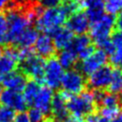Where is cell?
I'll list each match as a JSON object with an SVG mask.
<instances>
[{
	"label": "cell",
	"mask_w": 122,
	"mask_h": 122,
	"mask_svg": "<svg viewBox=\"0 0 122 122\" xmlns=\"http://www.w3.org/2000/svg\"><path fill=\"white\" fill-rule=\"evenodd\" d=\"M69 16L68 11L61 4L54 7L42 8L34 20L36 30L51 34L55 29L62 27Z\"/></svg>",
	"instance_id": "obj_1"
},
{
	"label": "cell",
	"mask_w": 122,
	"mask_h": 122,
	"mask_svg": "<svg viewBox=\"0 0 122 122\" xmlns=\"http://www.w3.org/2000/svg\"><path fill=\"white\" fill-rule=\"evenodd\" d=\"M66 106L70 116L81 120L85 116L98 112L92 90H85L79 94H71L66 101Z\"/></svg>",
	"instance_id": "obj_2"
},
{
	"label": "cell",
	"mask_w": 122,
	"mask_h": 122,
	"mask_svg": "<svg viewBox=\"0 0 122 122\" xmlns=\"http://www.w3.org/2000/svg\"><path fill=\"white\" fill-rule=\"evenodd\" d=\"M114 28V16L105 13L100 19L90 25V37L100 50H105L111 43V36Z\"/></svg>",
	"instance_id": "obj_3"
},
{
	"label": "cell",
	"mask_w": 122,
	"mask_h": 122,
	"mask_svg": "<svg viewBox=\"0 0 122 122\" xmlns=\"http://www.w3.org/2000/svg\"><path fill=\"white\" fill-rule=\"evenodd\" d=\"M20 71L27 76L28 79L36 81L37 83L44 85V58L38 56L34 51L20 61Z\"/></svg>",
	"instance_id": "obj_4"
},
{
	"label": "cell",
	"mask_w": 122,
	"mask_h": 122,
	"mask_svg": "<svg viewBox=\"0 0 122 122\" xmlns=\"http://www.w3.org/2000/svg\"><path fill=\"white\" fill-rule=\"evenodd\" d=\"M60 86L68 93L79 94L87 90V80L78 70L70 69L64 72Z\"/></svg>",
	"instance_id": "obj_5"
},
{
	"label": "cell",
	"mask_w": 122,
	"mask_h": 122,
	"mask_svg": "<svg viewBox=\"0 0 122 122\" xmlns=\"http://www.w3.org/2000/svg\"><path fill=\"white\" fill-rule=\"evenodd\" d=\"M64 74V69L58 62L57 58L51 56L45 61L44 68V85L51 90H57L60 87L61 79Z\"/></svg>",
	"instance_id": "obj_6"
},
{
	"label": "cell",
	"mask_w": 122,
	"mask_h": 122,
	"mask_svg": "<svg viewBox=\"0 0 122 122\" xmlns=\"http://www.w3.org/2000/svg\"><path fill=\"white\" fill-rule=\"evenodd\" d=\"M108 59V54L102 50H94L89 56L81 59L78 65V71L83 74L89 76L91 73L106 65Z\"/></svg>",
	"instance_id": "obj_7"
},
{
	"label": "cell",
	"mask_w": 122,
	"mask_h": 122,
	"mask_svg": "<svg viewBox=\"0 0 122 122\" xmlns=\"http://www.w3.org/2000/svg\"><path fill=\"white\" fill-rule=\"evenodd\" d=\"M71 93H68L65 91H59L52 96L51 104L50 115L56 122H65L69 117L70 113L67 110L66 101L69 98Z\"/></svg>",
	"instance_id": "obj_8"
},
{
	"label": "cell",
	"mask_w": 122,
	"mask_h": 122,
	"mask_svg": "<svg viewBox=\"0 0 122 122\" xmlns=\"http://www.w3.org/2000/svg\"><path fill=\"white\" fill-rule=\"evenodd\" d=\"M112 68L104 65L88 76L87 85L91 90H107L112 78Z\"/></svg>",
	"instance_id": "obj_9"
},
{
	"label": "cell",
	"mask_w": 122,
	"mask_h": 122,
	"mask_svg": "<svg viewBox=\"0 0 122 122\" xmlns=\"http://www.w3.org/2000/svg\"><path fill=\"white\" fill-rule=\"evenodd\" d=\"M19 56L16 48H8L0 56V79L16 71L19 67Z\"/></svg>",
	"instance_id": "obj_10"
},
{
	"label": "cell",
	"mask_w": 122,
	"mask_h": 122,
	"mask_svg": "<svg viewBox=\"0 0 122 122\" xmlns=\"http://www.w3.org/2000/svg\"><path fill=\"white\" fill-rule=\"evenodd\" d=\"M68 48L71 49L76 54L78 59L86 58L94 51V46L92 44V41L91 37L86 33L73 36Z\"/></svg>",
	"instance_id": "obj_11"
},
{
	"label": "cell",
	"mask_w": 122,
	"mask_h": 122,
	"mask_svg": "<svg viewBox=\"0 0 122 122\" xmlns=\"http://www.w3.org/2000/svg\"><path fill=\"white\" fill-rule=\"evenodd\" d=\"M67 28L76 35L86 33L90 29V21L85 13L84 10H78L76 12L71 13L67 21H66Z\"/></svg>",
	"instance_id": "obj_12"
},
{
	"label": "cell",
	"mask_w": 122,
	"mask_h": 122,
	"mask_svg": "<svg viewBox=\"0 0 122 122\" xmlns=\"http://www.w3.org/2000/svg\"><path fill=\"white\" fill-rule=\"evenodd\" d=\"M0 103L17 112H25V110L28 108V105L21 92L8 89L1 92Z\"/></svg>",
	"instance_id": "obj_13"
},
{
	"label": "cell",
	"mask_w": 122,
	"mask_h": 122,
	"mask_svg": "<svg viewBox=\"0 0 122 122\" xmlns=\"http://www.w3.org/2000/svg\"><path fill=\"white\" fill-rule=\"evenodd\" d=\"M55 47L53 45L52 39L51 35L47 33H43L38 35L34 44H33V51L42 58H50L55 53Z\"/></svg>",
	"instance_id": "obj_14"
},
{
	"label": "cell",
	"mask_w": 122,
	"mask_h": 122,
	"mask_svg": "<svg viewBox=\"0 0 122 122\" xmlns=\"http://www.w3.org/2000/svg\"><path fill=\"white\" fill-rule=\"evenodd\" d=\"M52 96H53V91L46 85H41L36 96L34 97L32 106L40 110L45 115H50Z\"/></svg>",
	"instance_id": "obj_15"
},
{
	"label": "cell",
	"mask_w": 122,
	"mask_h": 122,
	"mask_svg": "<svg viewBox=\"0 0 122 122\" xmlns=\"http://www.w3.org/2000/svg\"><path fill=\"white\" fill-rule=\"evenodd\" d=\"M27 81H28L27 76L20 70H16L14 71L3 76L0 79L2 86L7 88L8 90H11V91L19 92H23Z\"/></svg>",
	"instance_id": "obj_16"
},
{
	"label": "cell",
	"mask_w": 122,
	"mask_h": 122,
	"mask_svg": "<svg viewBox=\"0 0 122 122\" xmlns=\"http://www.w3.org/2000/svg\"><path fill=\"white\" fill-rule=\"evenodd\" d=\"M49 35H51L55 49L59 51L68 48L73 38V33L67 27H59Z\"/></svg>",
	"instance_id": "obj_17"
},
{
	"label": "cell",
	"mask_w": 122,
	"mask_h": 122,
	"mask_svg": "<svg viewBox=\"0 0 122 122\" xmlns=\"http://www.w3.org/2000/svg\"><path fill=\"white\" fill-rule=\"evenodd\" d=\"M84 11L91 24L97 21L105 14L103 0H84Z\"/></svg>",
	"instance_id": "obj_18"
},
{
	"label": "cell",
	"mask_w": 122,
	"mask_h": 122,
	"mask_svg": "<svg viewBox=\"0 0 122 122\" xmlns=\"http://www.w3.org/2000/svg\"><path fill=\"white\" fill-rule=\"evenodd\" d=\"M38 30L33 27H29L26 29L20 36L17 38L16 42L14 43L13 47L17 49H23V48H31L38 37Z\"/></svg>",
	"instance_id": "obj_19"
},
{
	"label": "cell",
	"mask_w": 122,
	"mask_h": 122,
	"mask_svg": "<svg viewBox=\"0 0 122 122\" xmlns=\"http://www.w3.org/2000/svg\"><path fill=\"white\" fill-rule=\"evenodd\" d=\"M57 60L64 70H70L74 67V65L77 63L78 58L71 49L66 48L64 50H61Z\"/></svg>",
	"instance_id": "obj_20"
},
{
	"label": "cell",
	"mask_w": 122,
	"mask_h": 122,
	"mask_svg": "<svg viewBox=\"0 0 122 122\" xmlns=\"http://www.w3.org/2000/svg\"><path fill=\"white\" fill-rule=\"evenodd\" d=\"M41 87V84L37 83L36 81L34 80H28L25 87H24V93H23V96H24V99L27 103L28 106H32V102L34 100V97L36 96L39 89Z\"/></svg>",
	"instance_id": "obj_21"
},
{
	"label": "cell",
	"mask_w": 122,
	"mask_h": 122,
	"mask_svg": "<svg viewBox=\"0 0 122 122\" xmlns=\"http://www.w3.org/2000/svg\"><path fill=\"white\" fill-rule=\"evenodd\" d=\"M122 90V69H112L111 82L106 90L112 93H118Z\"/></svg>",
	"instance_id": "obj_22"
},
{
	"label": "cell",
	"mask_w": 122,
	"mask_h": 122,
	"mask_svg": "<svg viewBox=\"0 0 122 122\" xmlns=\"http://www.w3.org/2000/svg\"><path fill=\"white\" fill-rule=\"evenodd\" d=\"M103 8L108 14H118L122 10V0H103Z\"/></svg>",
	"instance_id": "obj_23"
},
{
	"label": "cell",
	"mask_w": 122,
	"mask_h": 122,
	"mask_svg": "<svg viewBox=\"0 0 122 122\" xmlns=\"http://www.w3.org/2000/svg\"><path fill=\"white\" fill-rule=\"evenodd\" d=\"M15 111L0 103V122H13Z\"/></svg>",
	"instance_id": "obj_24"
},
{
	"label": "cell",
	"mask_w": 122,
	"mask_h": 122,
	"mask_svg": "<svg viewBox=\"0 0 122 122\" xmlns=\"http://www.w3.org/2000/svg\"><path fill=\"white\" fill-rule=\"evenodd\" d=\"M110 55L111 64L118 69H122V51L121 50H114Z\"/></svg>",
	"instance_id": "obj_25"
},
{
	"label": "cell",
	"mask_w": 122,
	"mask_h": 122,
	"mask_svg": "<svg viewBox=\"0 0 122 122\" xmlns=\"http://www.w3.org/2000/svg\"><path fill=\"white\" fill-rule=\"evenodd\" d=\"M6 36H7V21L5 17V13L0 11V44H6Z\"/></svg>",
	"instance_id": "obj_26"
},
{
	"label": "cell",
	"mask_w": 122,
	"mask_h": 122,
	"mask_svg": "<svg viewBox=\"0 0 122 122\" xmlns=\"http://www.w3.org/2000/svg\"><path fill=\"white\" fill-rule=\"evenodd\" d=\"M28 115H29L30 122H42L44 119V116H45V114L40 110H38L34 107L30 109Z\"/></svg>",
	"instance_id": "obj_27"
},
{
	"label": "cell",
	"mask_w": 122,
	"mask_h": 122,
	"mask_svg": "<svg viewBox=\"0 0 122 122\" xmlns=\"http://www.w3.org/2000/svg\"><path fill=\"white\" fill-rule=\"evenodd\" d=\"M111 41L114 50H121L122 51V30H117L112 32L111 36Z\"/></svg>",
	"instance_id": "obj_28"
},
{
	"label": "cell",
	"mask_w": 122,
	"mask_h": 122,
	"mask_svg": "<svg viewBox=\"0 0 122 122\" xmlns=\"http://www.w3.org/2000/svg\"><path fill=\"white\" fill-rule=\"evenodd\" d=\"M37 1H38V4L43 8L58 6L62 2V0H37Z\"/></svg>",
	"instance_id": "obj_29"
},
{
	"label": "cell",
	"mask_w": 122,
	"mask_h": 122,
	"mask_svg": "<svg viewBox=\"0 0 122 122\" xmlns=\"http://www.w3.org/2000/svg\"><path fill=\"white\" fill-rule=\"evenodd\" d=\"M13 122H30L28 113L25 112H19L17 114H15Z\"/></svg>",
	"instance_id": "obj_30"
},
{
	"label": "cell",
	"mask_w": 122,
	"mask_h": 122,
	"mask_svg": "<svg viewBox=\"0 0 122 122\" xmlns=\"http://www.w3.org/2000/svg\"><path fill=\"white\" fill-rule=\"evenodd\" d=\"M11 4H13L12 0H0V11L10 8Z\"/></svg>",
	"instance_id": "obj_31"
},
{
	"label": "cell",
	"mask_w": 122,
	"mask_h": 122,
	"mask_svg": "<svg viewBox=\"0 0 122 122\" xmlns=\"http://www.w3.org/2000/svg\"><path fill=\"white\" fill-rule=\"evenodd\" d=\"M115 27L118 29V30H122V10L117 14V17L115 18Z\"/></svg>",
	"instance_id": "obj_32"
},
{
	"label": "cell",
	"mask_w": 122,
	"mask_h": 122,
	"mask_svg": "<svg viewBox=\"0 0 122 122\" xmlns=\"http://www.w3.org/2000/svg\"><path fill=\"white\" fill-rule=\"evenodd\" d=\"M12 1L14 2L13 4H16L18 6H26V5L33 3L34 0H12Z\"/></svg>",
	"instance_id": "obj_33"
},
{
	"label": "cell",
	"mask_w": 122,
	"mask_h": 122,
	"mask_svg": "<svg viewBox=\"0 0 122 122\" xmlns=\"http://www.w3.org/2000/svg\"><path fill=\"white\" fill-rule=\"evenodd\" d=\"M110 122H122V112H119L114 118L110 120Z\"/></svg>",
	"instance_id": "obj_34"
},
{
	"label": "cell",
	"mask_w": 122,
	"mask_h": 122,
	"mask_svg": "<svg viewBox=\"0 0 122 122\" xmlns=\"http://www.w3.org/2000/svg\"><path fill=\"white\" fill-rule=\"evenodd\" d=\"M65 122H83L81 119H77V118H74L72 116H70Z\"/></svg>",
	"instance_id": "obj_35"
},
{
	"label": "cell",
	"mask_w": 122,
	"mask_h": 122,
	"mask_svg": "<svg viewBox=\"0 0 122 122\" xmlns=\"http://www.w3.org/2000/svg\"><path fill=\"white\" fill-rule=\"evenodd\" d=\"M42 122H56V121H54L53 120V118L51 116V115H48L46 118H44L43 119V121Z\"/></svg>",
	"instance_id": "obj_36"
},
{
	"label": "cell",
	"mask_w": 122,
	"mask_h": 122,
	"mask_svg": "<svg viewBox=\"0 0 122 122\" xmlns=\"http://www.w3.org/2000/svg\"><path fill=\"white\" fill-rule=\"evenodd\" d=\"M118 98H119V107L122 109V90L120 91V94L118 95Z\"/></svg>",
	"instance_id": "obj_37"
},
{
	"label": "cell",
	"mask_w": 122,
	"mask_h": 122,
	"mask_svg": "<svg viewBox=\"0 0 122 122\" xmlns=\"http://www.w3.org/2000/svg\"><path fill=\"white\" fill-rule=\"evenodd\" d=\"M97 122H110V120H109V119H106V118H104V117H101V116H100Z\"/></svg>",
	"instance_id": "obj_38"
},
{
	"label": "cell",
	"mask_w": 122,
	"mask_h": 122,
	"mask_svg": "<svg viewBox=\"0 0 122 122\" xmlns=\"http://www.w3.org/2000/svg\"><path fill=\"white\" fill-rule=\"evenodd\" d=\"M3 51H4V50H3V46H2L1 44H0V56H1L2 52H3Z\"/></svg>",
	"instance_id": "obj_39"
},
{
	"label": "cell",
	"mask_w": 122,
	"mask_h": 122,
	"mask_svg": "<svg viewBox=\"0 0 122 122\" xmlns=\"http://www.w3.org/2000/svg\"><path fill=\"white\" fill-rule=\"evenodd\" d=\"M1 92H2V84L0 82V94H1Z\"/></svg>",
	"instance_id": "obj_40"
}]
</instances>
